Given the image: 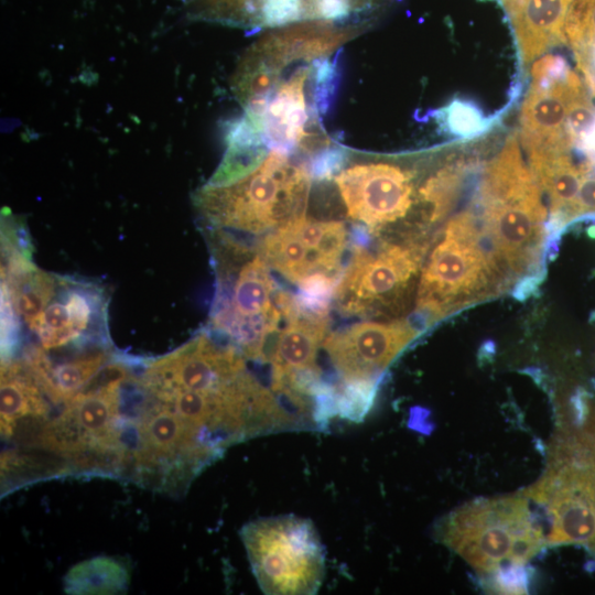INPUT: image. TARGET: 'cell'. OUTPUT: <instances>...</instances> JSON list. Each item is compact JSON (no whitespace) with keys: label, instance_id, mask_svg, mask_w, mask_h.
I'll return each mask as SVG.
<instances>
[{"label":"cell","instance_id":"21","mask_svg":"<svg viewBox=\"0 0 595 595\" xmlns=\"http://www.w3.org/2000/svg\"><path fill=\"white\" fill-rule=\"evenodd\" d=\"M226 141L225 155L206 185L232 184L253 172L269 154L261 132L245 116L228 128Z\"/></svg>","mask_w":595,"mask_h":595},{"label":"cell","instance_id":"8","mask_svg":"<svg viewBox=\"0 0 595 595\" xmlns=\"http://www.w3.org/2000/svg\"><path fill=\"white\" fill-rule=\"evenodd\" d=\"M420 250L383 245L369 251L365 242L351 241V255L335 289L337 311L346 316H371L400 295L416 272Z\"/></svg>","mask_w":595,"mask_h":595},{"label":"cell","instance_id":"14","mask_svg":"<svg viewBox=\"0 0 595 595\" xmlns=\"http://www.w3.org/2000/svg\"><path fill=\"white\" fill-rule=\"evenodd\" d=\"M246 370L234 346L201 333L180 348L150 361L139 382L151 389L218 390Z\"/></svg>","mask_w":595,"mask_h":595},{"label":"cell","instance_id":"6","mask_svg":"<svg viewBox=\"0 0 595 595\" xmlns=\"http://www.w3.org/2000/svg\"><path fill=\"white\" fill-rule=\"evenodd\" d=\"M360 30L359 25L337 26L320 20L271 29L241 58L234 75L235 95L244 108L261 106L288 66L331 57Z\"/></svg>","mask_w":595,"mask_h":595},{"label":"cell","instance_id":"5","mask_svg":"<svg viewBox=\"0 0 595 595\" xmlns=\"http://www.w3.org/2000/svg\"><path fill=\"white\" fill-rule=\"evenodd\" d=\"M252 573L264 594H315L325 553L311 520L294 515L260 518L240 530Z\"/></svg>","mask_w":595,"mask_h":595},{"label":"cell","instance_id":"16","mask_svg":"<svg viewBox=\"0 0 595 595\" xmlns=\"http://www.w3.org/2000/svg\"><path fill=\"white\" fill-rule=\"evenodd\" d=\"M107 298L101 288L58 277L55 295L30 327L44 349L102 335L107 324Z\"/></svg>","mask_w":595,"mask_h":595},{"label":"cell","instance_id":"15","mask_svg":"<svg viewBox=\"0 0 595 595\" xmlns=\"http://www.w3.org/2000/svg\"><path fill=\"white\" fill-rule=\"evenodd\" d=\"M419 333L407 321L363 322L331 333L323 348L343 380H378Z\"/></svg>","mask_w":595,"mask_h":595},{"label":"cell","instance_id":"3","mask_svg":"<svg viewBox=\"0 0 595 595\" xmlns=\"http://www.w3.org/2000/svg\"><path fill=\"white\" fill-rule=\"evenodd\" d=\"M234 272L218 268L209 328L245 358L269 363L280 323L292 312L295 295L278 285L258 253Z\"/></svg>","mask_w":595,"mask_h":595},{"label":"cell","instance_id":"2","mask_svg":"<svg viewBox=\"0 0 595 595\" xmlns=\"http://www.w3.org/2000/svg\"><path fill=\"white\" fill-rule=\"evenodd\" d=\"M527 499L523 494L466 504L443 522L442 541L478 573L520 567L544 543Z\"/></svg>","mask_w":595,"mask_h":595},{"label":"cell","instance_id":"9","mask_svg":"<svg viewBox=\"0 0 595 595\" xmlns=\"http://www.w3.org/2000/svg\"><path fill=\"white\" fill-rule=\"evenodd\" d=\"M349 245L346 225L301 215L269 231L260 240L258 255L292 283L323 273L339 280L342 259Z\"/></svg>","mask_w":595,"mask_h":595},{"label":"cell","instance_id":"12","mask_svg":"<svg viewBox=\"0 0 595 595\" xmlns=\"http://www.w3.org/2000/svg\"><path fill=\"white\" fill-rule=\"evenodd\" d=\"M349 155V153H348ZM348 216L370 232L404 217L413 202V173L386 161H347L334 176Z\"/></svg>","mask_w":595,"mask_h":595},{"label":"cell","instance_id":"20","mask_svg":"<svg viewBox=\"0 0 595 595\" xmlns=\"http://www.w3.org/2000/svg\"><path fill=\"white\" fill-rule=\"evenodd\" d=\"M104 349L87 351L56 365L42 353L35 354L29 365L53 402L65 403L80 391L109 361Z\"/></svg>","mask_w":595,"mask_h":595},{"label":"cell","instance_id":"18","mask_svg":"<svg viewBox=\"0 0 595 595\" xmlns=\"http://www.w3.org/2000/svg\"><path fill=\"white\" fill-rule=\"evenodd\" d=\"M328 322V315L305 312L296 302L271 350L272 382L291 372L317 367L315 358L326 337Z\"/></svg>","mask_w":595,"mask_h":595},{"label":"cell","instance_id":"17","mask_svg":"<svg viewBox=\"0 0 595 595\" xmlns=\"http://www.w3.org/2000/svg\"><path fill=\"white\" fill-rule=\"evenodd\" d=\"M523 64L563 44L564 22L573 0H500Z\"/></svg>","mask_w":595,"mask_h":595},{"label":"cell","instance_id":"22","mask_svg":"<svg viewBox=\"0 0 595 595\" xmlns=\"http://www.w3.org/2000/svg\"><path fill=\"white\" fill-rule=\"evenodd\" d=\"M130 573L119 560L96 556L68 570L64 576L66 594H123L128 591Z\"/></svg>","mask_w":595,"mask_h":595},{"label":"cell","instance_id":"10","mask_svg":"<svg viewBox=\"0 0 595 595\" xmlns=\"http://www.w3.org/2000/svg\"><path fill=\"white\" fill-rule=\"evenodd\" d=\"M314 62L303 63L288 78H281L257 119L245 116L261 131L271 151L289 156L302 151L310 156L333 143L322 128L314 93H306L312 86Z\"/></svg>","mask_w":595,"mask_h":595},{"label":"cell","instance_id":"19","mask_svg":"<svg viewBox=\"0 0 595 595\" xmlns=\"http://www.w3.org/2000/svg\"><path fill=\"white\" fill-rule=\"evenodd\" d=\"M196 13L227 24L275 29L311 21L310 0H191Z\"/></svg>","mask_w":595,"mask_h":595},{"label":"cell","instance_id":"13","mask_svg":"<svg viewBox=\"0 0 595 595\" xmlns=\"http://www.w3.org/2000/svg\"><path fill=\"white\" fill-rule=\"evenodd\" d=\"M486 227L497 253L517 271L524 267L542 234L547 210L533 177L482 188Z\"/></svg>","mask_w":595,"mask_h":595},{"label":"cell","instance_id":"4","mask_svg":"<svg viewBox=\"0 0 595 595\" xmlns=\"http://www.w3.org/2000/svg\"><path fill=\"white\" fill-rule=\"evenodd\" d=\"M524 495L545 508L548 543L595 545V423L556 433L544 474Z\"/></svg>","mask_w":595,"mask_h":595},{"label":"cell","instance_id":"24","mask_svg":"<svg viewBox=\"0 0 595 595\" xmlns=\"http://www.w3.org/2000/svg\"><path fill=\"white\" fill-rule=\"evenodd\" d=\"M440 119L447 130L455 137L468 138L484 133L491 121L475 104L455 99L437 111Z\"/></svg>","mask_w":595,"mask_h":595},{"label":"cell","instance_id":"7","mask_svg":"<svg viewBox=\"0 0 595 595\" xmlns=\"http://www.w3.org/2000/svg\"><path fill=\"white\" fill-rule=\"evenodd\" d=\"M444 234L421 275L416 313L425 325L444 315L458 298L480 289L490 267L479 247L477 223L469 212L451 219Z\"/></svg>","mask_w":595,"mask_h":595},{"label":"cell","instance_id":"23","mask_svg":"<svg viewBox=\"0 0 595 595\" xmlns=\"http://www.w3.org/2000/svg\"><path fill=\"white\" fill-rule=\"evenodd\" d=\"M377 379L343 380L336 386V414L360 421L372 405Z\"/></svg>","mask_w":595,"mask_h":595},{"label":"cell","instance_id":"11","mask_svg":"<svg viewBox=\"0 0 595 595\" xmlns=\"http://www.w3.org/2000/svg\"><path fill=\"white\" fill-rule=\"evenodd\" d=\"M586 91L580 76L560 55L540 57L520 110L519 139L526 150L539 147L570 149L565 126L576 100Z\"/></svg>","mask_w":595,"mask_h":595},{"label":"cell","instance_id":"1","mask_svg":"<svg viewBox=\"0 0 595 595\" xmlns=\"http://www.w3.org/2000/svg\"><path fill=\"white\" fill-rule=\"evenodd\" d=\"M312 177L303 164L271 151L250 174L225 186H203L194 201L217 229L269 232L305 214Z\"/></svg>","mask_w":595,"mask_h":595}]
</instances>
